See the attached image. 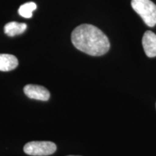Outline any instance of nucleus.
<instances>
[{
  "label": "nucleus",
  "instance_id": "obj_1",
  "mask_svg": "<svg viewBox=\"0 0 156 156\" xmlns=\"http://www.w3.org/2000/svg\"><path fill=\"white\" fill-rule=\"evenodd\" d=\"M71 40L76 48L90 56H102L110 48L108 37L93 25H79L72 33Z\"/></svg>",
  "mask_w": 156,
  "mask_h": 156
},
{
  "label": "nucleus",
  "instance_id": "obj_2",
  "mask_svg": "<svg viewBox=\"0 0 156 156\" xmlns=\"http://www.w3.org/2000/svg\"><path fill=\"white\" fill-rule=\"evenodd\" d=\"M132 7L147 26L156 25V5L151 0H132Z\"/></svg>",
  "mask_w": 156,
  "mask_h": 156
},
{
  "label": "nucleus",
  "instance_id": "obj_3",
  "mask_svg": "<svg viewBox=\"0 0 156 156\" xmlns=\"http://www.w3.org/2000/svg\"><path fill=\"white\" fill-rule=\"evenodd\" d=\"M23 150L29 155L46 156L55 153L56 145L49 141H34L27 143Z\"/></svg>",
  "mask_w": 156,
  "mask_h": 156
},
{
  "label": "nucleus",
  "instance_id": "obj_4",
  "mask_svg": "<svg viewBox=\"0 0 156 156\" xmlns=\"http://www.w3.org/2000/svg\"><path fill=\"white\" fill-rule=\"evenodd\" d=\"M25 94L29 98L46 101L49 99L50 93L46 87L36 85H27L24 87Z\"/></svg>",
  "mask_w": 156,
  "mask_h": 156
},
{
  "label": "nucleus",
  "instance_id": "obj_5",
  "mask_svg": "<svg viewBox=\"0 0 156 156\" xmlns=\"http://www.w3.org/2000/svg\"><path fill=\"white\" fill-rule=\"evenodd\" d=\"M142 46L148 57L156 56V35L151 30H147L142 37Z\"/></svg>",
  "mask_w": 156,
  "mask_h": 156
},
{
  "label": "nucleus",
  "instance_id": "obj_6",
  "mask_svg": "<svg viewBox=\"0 0 156 156\" xmlns=\"http://www.w3.org/2000/svg\"><path fill=\"white\" fill-rule=\"evenodd\" d=\"M18 66V60L14 55L0 54V71L8 72L15 69Z\"/></svg>",
  "mask_w": 156,
  "mask_h": 156
},
{
  "label": "nucleus",
  "instance_id": "obj_7",
  "mask_svg": "<svg viewBox=\"0 0 156 156\" xmlns=\"http://www.w3.org/2000/svg\"><path fill=\"white\" fill-rule=\"evenodd\" d=\"M27 29L25 23H20L17 22H9L5 26V33L8 36L13 37L17 35L22 34Z\"/></svg>",
  "mask_w": 156,
  "mask_h": 156
},
{
  "label": "nucleus",
  "instance_id": "obj_8",
  "mask_svg": "<svg viewBox=\"0 0 156 156\" xmlns=\"http://www.w3.org/2000/svg\"><path fill=\"white\" fill-rule=\"evenodd\" d=\"M36 3L32 2H27L20 7L18 13L20 16L25 17V18H30L33 15V12L36 9Z\"/></svg>",
  "mask_w": 156,
  "mask_h": 156
},
{
  "label": "nucleus",
  "instance_id": "obj_9",
  "mask_svg": "<svg viewBox=\"0 0 156 156\" xmlns=\"http://www.w3.org/2000/svg\"><path fill=\"white\" fill-rule=\"evenodd\" d=\"M68 156H77V155H68Z\"/></svg>",
  "mask_w": 156,
  "mask_h": 156
}]
</instances>
